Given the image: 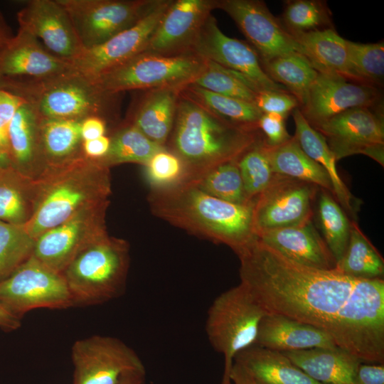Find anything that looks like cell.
<instances>
[{
  "instance_id": "obj_26",
  "label": "cell",
  "mask_w": 384,
  "mask_h": 384,
  "mask_svg": "<svg viewBox=\"0 0 384 384\" xmlns=\"http://www.w3.org/2000/svg\"><path fill=\"white\" fill-rule=\"evenodd\" d=\"M292 114L295 124L294 137L304 153L325 169L331 181L334 198L346 213L356 218L361 203L340 177L336 159L325 138L309 123L299 107L294 109Z\"/></svg>"
},
{
  "instance_id": "obj_4",
  "label": "cell",
  "mask_w": 384,
  "mask_h": 384,
  "mask_svg": "<svg viewBox=\"0 0 384 384\" xmlns=\"http://www.w3.org/2000/svg\"><path fill=\"white\" fill-rule=\"evenodd\" d=\"M110 168L83 154L66 164L47 169L36 180L33 213L24 225L36 239L85 210L109 203Z\"/></svg>"
},
{
  "instance_id": "obj_46",
  "label": "cell",
  "mask_w": 384,
  "mask_h": 384,
  "mask_svg": "<svg viewBox=\"0 0 384 384\" xmlns=\"http://www.w3.org/2000/svg\"><path fill=\"white\" fill-rule=\"evenodd\" d=\"M254 104L262 114H275L284 118L299 106L289 92L272 90L257 92Z\"/></svg>"
},
{
  "instance_id": "obj_30",
  "label": "cell",
  "mask_w": 384,
  "mask_h": 384,
  "mask_svg": "<svg viewBox=\"0 0 384 384\" xmlns=\"http://www.w3.org/2000/svg\"><path fill=\"white\" fill-rule=\"evenodd\" d=\"M264 147L273 174L309 183L333 196L328 174L304 153L294 136L279 146L270 147L264 143Z\"/></svg>"
},
{
  "instance_id": "obj_23",
  "label": "cell",
  "mask_w": 384,
  "mask_h": 384,
  "mask_svg": "<svg viewBox=\"0 0 384 384\" xmlns=\"http://www.w3.org/2000/svg\"><path fill=\"white\" fill-rule=\"evenodd\" d=\"M255 344L281 353L337 346L321 329L275 313H267L262 319Z\"/></svg>"
},
{
  "instance_id": "obj_10",
  "label": "cell",
  "mask_w": 384,
  "mask_h": 384,
  "mask_svg": "<svg viewBox=\"0 0 384 384\" xmlns=\"http://www.w3.org/2000/svg\"><path fill=\"white\" fill-rule=\"evenodd\" d=\"M83 49L102 44L138 23L158 0H58Z\"/></svg>"
},
{
  "instance_id": "obj_14",
  "label": "cell",
  "mask_w": 384,
  "mask_h": 384,
  "mask_svg": "<svg viewBox=\"0 0 384 384\" xmlns=\"http://www.w3.org/2000/svg\"><path fill=\"white\" fill-rule=\"evenodd\" d=\"M319 187L274 174L267 188L255 200L253 223L256 235L292 227L312 219V203Z\"/></svg>"
},
{
  "instance_id": "obj_5",
  "label": "cell",
  "mask_w": 384,
  "mask_h": 384,
  "mask_svg": "<svg viewBox=\"0 0 384 384\" xmlns=\"http://www.w3.org/2000/svg\"><path fill=\"white\" fill-rule=\"evenodd\" d=\"M0 89L22 98L42 118L79 120L105 119L117 95L100 89L73 68L38 79H0Z\"/></svg>"
},
{
  "instance_id": "obj_13",
  "label": "cell",
  "mask_w": 384,
  "mask_h": 384,
  "mask_svg": "<svg viewBox=\"0 0 384 384\" xmlns=\"http://www.w3.org/2000/svg\"><path fill=\"white\" fill-rule=\"evenodd\" d=\"M313 127L325 138L336 161L361 154L383 166V118L370 108L349 109Z\"/></svg>"
},
{
  "instance_id": "obj_32",
  "label": "cell",
  "mask_w": 384,
  "mask_h": 384,
  "mask_svg": "<svg viewBox=\"0 0 384 384\" xmlns=\"http://www.w3.org/2000/svg\"><path fill=\"white\" fill-rule=\"evenodd\" d=\"M36 196V180L11 166H0V220L25 225L33 213Z\"/></svg>"
},
{
  "instance_id": "obj_21",
  "label": "cell",
  "mask_w": 384,
  "mask_h": 384,
  "mask_svg": "<svg viewBox=\"0 0 384 384\" xmlns=\"http://www.w3.org/2000/svg\"><path fill=\"white\" fill-rule=\"evenodd\" d=\"M48 51L40 41L19 28L0 50V79H38L73 68Z\"/></svg>"
},
{
  "instance_id": "obj_19",
  "label": "cell",
  "mask_w": 384,
  "mask_h": 384,
  "mask_svg": "<svg viewBox=\"0 0 384 384\" xmlns=\"http://www.w3.org/2000/svg\"><path fill=\"white\" fill-rule=\"evenodd\" d=\"M17 19L19 28L71 64L83 50L67 11L58 0L27 1L17 13Z\"/></svg>"
},
{
  "instance_id": "obj_39",
  "label": "cell",
  "mask_w": 384,
  "mask_h": 384,
  "mask_svg": "<svg viewBox=\"0 0 384 384\" xmlns=\"http://www.w3.org/2000/svg\"><path fill=\"white\" fill-rule=\"evenodd\" d=\"M189 181L206 193L225 201L236 204L253 201L245 192L238 160L219 164L198 178Z\"/></svg>"
},
{
  "instance_id": "obj_47",
  "label": "cell",
  "mask_w": 384,
  "mask_h": 384,
  "mask_svg": "<svg viewBox=\"0 0 384 384\" xmlns=\"http://www.w3.org/2000/svg\"><path fill=\"white\" fill-rule=\"evenodd\" d=\"M284 117L275 114H262L257 122V128L264 134L265 145L279 146L292 139L286 129Z\"/></svg>"
},
{
  "instance_id": "obj_15",
  "label": "cell",
  "mask_w": 384,
  "mask_h": 384,
  "mask_svg": "<svg viewBox=\"0 0 384 384\" xmlns=\"http://www.w3.org/2000/svg\"><path fill=\"white\" fill-rule=\"evenodd\" d=\"M190 52L238 73L252 84L257 92L265 90L289 92L267 75L256 50L244 41L225 35L211 14L204 22Z\"/></svg>"
},
{
  "instance_id": "obj_8",
  "label": "cell",
  "mask_w": 384,
  "mask_h": 384,
  "mask_svg": "<svg viewBox=\"0 0 384 384\" xmlns=\"http://www.w3.org/2000/svg\"><path fill=\"white\" fill-rule=\"evenodd\" d=\"M206 60L188 53L166 56L140 53L92 80L110 94L132 90L183 88L203 70Z\"/></svg>"
},
{
  "instance_id": "obj_9",
  "label": "cell",
  "mask_w": 384,
  "mask_h": 384,
  "mask_svg": "<svg viewBox=\"0 0 384 384\" xmlns=\"http://www.w3.org/2000/svg\"><path fill=\"white\" fill-rule=\"evenodd\" d=\"M0 304L20 319L35 309H60L73 306L62 274L33 255L0 282Z\"/></svg>"
},
{
  "instance_id": "obj_50",
  "label": "cell",
  "mask_w": 384,
  "mask_h": 384,
  "mask_svg": "<svg viewBox=\"0 0 384 384\" xmlns=\"http://www.w3.org/2000/svg\"><path fill=\"white\" fill-rule=\"evenodd\" d=\"M110 145V138L106 135L99 138L82 141V154L91 159H99L105 156Z\"/></svg>"
},
{
  "instance_id": "obj_1",
  "label": "cell",
  "mask_w": 384,
  "mask_h": 384,
  "mask_svg": "<svg viewBox=\"0 0 384 384\" xmlns=\"http://www.w3.org/2000/svg\"><path fill=\"white\" fill-rule=\"evenodd\" d=\"M240 284L267 312L329 334L363 363H384V279L292 262L257 238L240 250Z\"/></svg>"
},
{
  "instance_id": "obj_24",
  "label": "cell",
  "mask_w": 384,
  "mask_h": 384,
  "mask_svg": "<svg viewBox=\"0 0 384 384\" xmlns=\"http://www.w3.org/2000/svg\"><path fill=\"white\" fill-rule=\"evenodd\" d=\"M41 117L24 102L14 116L8 129L11 166L31 179L45 171L40 141Z\"/></svg>"
},
{
  "instance_id": "obj_41",
  "label": "cell",
  "mask_w": 384,
  "mask_h": 384,
  "mask_svg": "<svg viewBox=\"0 0 384 384\" xmlns=\"http://www.w3.org/2000/svg\"><path fill=\"white\" fill-rule=\"evenodd\" d=\"M353 80L376 87L384 76V43H359L347 40Z\"/></svg>"
},
{
  "instance_id": "obj_11",
  "label": "cell",
  "mask_w": 384,
  "mask_h": 384,
  "mask_svg": "<svg viewBox=\"0 0 384 384\" xmlns=\"http://www.w3.org/2000/svg\"><path fill=\"white\" fill-rule=\"evenodd\" d=\"M71 358L73 384H119L130 375L146 371L133 348L110 336L94 335L76 341Z\"/></svg>"
},
{
  "instance_id": "obj_49",
  "label": "cell",
  "mask_w": 384,
  "mask_h": 384,
  "mask_svg": "<svg viewBox=\"0 0 384 384\" xmlns=\"http://www.w3.org/2000/svg\"><path fill=\"white\" fill-rule=\"evenodd\" d=\"M106 121L97 116L88 117L81 122L80 134L82 141L91 140L105 135Z\"/></svg>"
},
{
  "instance_id": "obj_3",
  "label": "cell",
  "mask_w": 384,
  "mask_h": 384,
  "mask_svg": "<svg viewBox=\"0 0 384 384\" xmlns=\"http://www.w3.org/2000/svg\"><path fill=\"white\" fill-rule=\"evenodd\" d=\"M255 131L216 115L181 92L171 132L172 152L184 166V181L238 160L260 139Z\"/></svg>"
},
{
  "instance_id": "obj_35",
  "label": "cell",
  "mask_w": 384,
  "mask_h": 384,
  "mask_svg": "<svg viewBox=\"0 0 384 384\" xmlns=\"http://www.w3.org/2000/svg\"><path fill=\"white\" fill-rule=\"evenodd\" d=\"M181 92L232 123L251 130L258 129L257 122L262 113L252 102L219 95L193 84L186 86Z\"/></svg>"
},
{
  "instance_id": "obj_22",
  "label": "cell",
  "mask_w": 384,
  "mask_h": 384,
  "mask_svg": "<svg viewBox=\"0 0 384 384\" xmlns=\"http://www.w3.org/2000/svg\"><path fill=\"white\" fill-rule=\"evenodd\" d=\"M257 239L284 257L309 267L333 270L336 261L312 220L262 232Z\"/></svg>"
},
{
  "instance_id": "obj_20",
  "label": "cell",
  "mask_w": 384,
  "mask_h": 384,
  "mask_svg": "<svg viewBox=\"0 0 384 384\" xmlns=\"http://www.w3.org/2000/svg\"><path fill=\"white\" fill-rule=\"evenodd\" d=\"M217 0H173L142 53L166 56L191 53Z\"/></svg>"
},
{
  "instance_id": "obj_25",
  "label": "cell",
  "mask_w": 384,
  "mask_h": 384,
  "mask_svg": "<svg viewBox=\"0 0 384 384\" xmlns=\"http://www.w3.org/2000/svg\"><path fill=\"white\" fill-rule=\"evenodd\" d=\"M309 376L321 384H356L361 363L353 354L336 346L283 353Z\"/></svg>"
},
{
  "instance_id": "obj_43",
  "label": "cell",
  "mask_w": 384,
  "mask_h": 384,
  "mask_svg": "<svg viewBox=\"0 0 384 384\" xmlns=\"http://www.w3.org/2000/svg\"><path fill=\"white\" fill-rule=\"evenodd\" d=\"M238 166L246 196L255 201L267 188L274 175L262 139L240 157Z\"/></svg>"
},
{
  "instance_id": "obj_31",
  "label": "cell",
  "mask_w": 384,
  "mask_h": 384,
  "mask_svg": "<svg viewBox=\"0 0 384 384\" xmlns=\"http://www.w3.org/2000/svg\"><path fill=\"white\" fill-rule=\"evenodd\" d=\"M81 122L41 117V149L46 170L66 164L82 155Z\"/></svg>"
},
{
  "instance_id": "obj_44",
  "label": "cell",
  "mask_w": 384,
  "mask_h": 384,
  "mask_svg": "<svg viewBox=\"0 0 384 384\" xmlns=\"http://www.w3.org/2000/svg\"><path fill=\"white\" fill-rule=\"evenodd\" d=\"M144 166L148 181L153 188L169 187L186 178L181 160L166 149L156 153Z\"/></svg>"
},
{
  "instance_id": "obj_33",
  "label": "cell",
  "mask_w": 384,
  "mask_h": 384,
  "mask_svg": "<svg viewBox=\"0 0 384 384\" xmlns=\"http://www.w3.org/2000/svg\"><path fill=\"white\" fill-rule=\"evenodd\" d=\"M334 269L358 279H383V258L355 221H351L346 251Z\"/></svg>"
},
{
  "instance_id": "obj_7",
  "label": "cell",
  "mask_w": 384,
  "mask_h": 384,
  "mask_svg": "<svg viewBox=\"0 0 384 384\" xmlns=\"http://www.w3.org/2000/svg\"><path fill=\"white\" fill-rule=\"evenodd\" d=\"M267 314L240 283L212 302L205 329L211 346L224 357L220 384H231L230 373L235 357L255 343L260 323Z\"/></svg>"
},
{
  "instance_id": "obj_29",
  "label": "cell",
  "mask_w": 384,
  "mask_h": 384,
  "mask_svg": "<svg viewBox=\"0 0 384 384\" xmlns=\"http://www.w3.org/2000/svg\"><path fill=\"white\" fill-rule=\"evenodd\" d=\"M182 90L166 87L149 90L136 108L129 124L151 141L164 146L173 129Z\"/></svg>"
},
{
  "instance_id": "obj_37",
  "label": "cell",
  "mask_w": 384,
  "mask_h": 384,
  "mask_svg": "<svg viewBox=\"0 0 384 384\" xmlns=\"http://www.w3.org/2000/svg\"><path fill=\"white\" fill-rule=\"evenodd\" d=\"M317 217L323 239L336 265L347 247L351 222L332 194L320 188L317 199Z\"/></svg>"
},
{
  "instance_id": "obj_48",
  "label": "cell",
  "mask_w": 384,
  "mask_h": 384,
  "mask_svg": "<svg viewBox=\"0 0 384 384\" xmlns=\"http://www.w3.org/2000/svg\"><path fill=\"white\" fill-rule=\"evenodd\" d=\"M356 384H384V364H364L358 368Z\"/></svg>"
},
{
  "instance_id": "obj_51",
  "label": "cell",
  "mask_w": 384,
  "mask_h": 384,
  "mask_svg": "<svg viewBox=\"0 0 384 384\" xmlns=\"http://www.w3.org/2000/svg\"><path fill=\"white\" fill-rule=\"evenodd\" d=\"M233 384H257L250 374L239 363L234 362L230 373Z\"/></svg>"
},
{
  "instance_id": "obj_38",
  "label": "cell",
  "mask_w": 384,
  "mask_h": 384,
  "mask_svg": "<svg viewBox=\"0 0 384 384\" xmlns=\"http://www.w3.org/2000/svg\"><path fill=\"white\" fill-rule=\"evenodd\" d=\"M191 84L219 95L253 104L257 92L247 78L210 60H206L203 70Z\"/></svg>"
},
{
  "instance_id": "obj_42",
  "label": "cell",
  "mask_w": 384,
  "mask_h": 384,
  "mask_svg": "<svg viewBox=\"0 0 384 384\" xmlns=\"http://www.w3.org/2000/svg\"><path fill=\"white\" fill-rule=\"evenodd\" d=\"M282 21L284 27L290 34L333 28L331 12L326 4L316 0L286 2Z\"/></svg>"
},
{
  "instance_id": "obj_34",
  "label": "cell",
  "mask_w": 384,
  "mask_h": 384,
  "mask_svg": "<svg viewBox=\"0 0 384 384\" xmlns=\"http://www.w3.org/2000/svg\"><path fill=\"white\" fill-rule=\"evenodd\" d=\"M267 75L284 87L302 106L318 72L305 56L294 53L261 63Z\"/></svg>"
},
{
  "instance_id": "obj_36",
  "label": "cell",
  "mask_w": 384,
  "mask_h": 384,
  "mask_svg": "<svg viewBox=\"0 0 384 384\" xmlns=\"http://www.w3.org/2000/svg\"><path fill=\"white\" fill-rule=\"evenodd\" d=\"M110 138V145L107 153L97 159L108 168L124 163L145 165L156 153L166 149L151 141L136 127L129 123Z\"/></svg>"
},
{
  "instance_id": "obj_17",
  "label": "cell",
  "mask_w": 384,
  "mask_h": 384,
  "mask_svg": "<svg viewBox=\"0 0 384 384\" xmlns=\"http://www.w3.org/2000/svg\"><path fill=\"white\" fill-rule=\"evenodd\" d=\"M173 0H158L156 5L134 26L101 45L83 49L75 59L73 68L95 79L102 73L142 53Z\"/></svg>"
},
{
  "instance_id": "obj_28",
  "label": "cell",
  "mask_w": 384,
  "mask_h": 384,
  "mask_svg": "<svg viewBox=\"0 0 384 384\" xmlns=\"http://www.w3.org/2000/svg\"><path fill=\"white\" fill-rule=\"evenodd\" d=\"M234 362L241 365L257 384H321L283 353L256 344L238 353Z\"/></svg>"
},
{
  "instance_id": "obj_27",
  "label": "cell",
  "mask_w": 384,
  "mask_h": 384,
  "mask_svg": "<svg viewBox=\"0 0 384 384\" xmlns=\"http://www.w3.org/2000/svg\"><path fill=\"white\" fill-rule=\"evenodd\" d=\"M306 58L319 73L336 74L353 80L348 58L347 40L333 28L291 34Z\"/></svg>"
},
{
  "instance_id": "obj_53",
  "label": "cell",
  "mask_w": 384,
  "mask_h": 384,
  "mask_svg": "<svg viewBox=\"0 0 384 384\" xmlns=\"http://www.w3.org/2000/svg\"><path fill=\"white\" fill-rule=\"evenodd\" d=\"M146 371L134 373L124 378L119 384H145Z\"/></svg>"
},
{
  "instance_id": "obj_40",
  "label": "cell",
  "mask_w": 384,
  "mask_h": 384,
  "mask_svg": "<svg viewBox=\"0 0 384 384\" xmlns=\"http://www.w3.org/2000/svg\"><path fill=\"white\" fill-rule=\"evenodd\" d=\"M34 245L24 225L0 220V282L32 256Z\"/></svg>"
},
{
  "instance_id": "obj_6",
  "label": "cell",
  "mask_w": 384,
  "mask_h": 384,
  "mask_svg": "<svg viewBox=\"0 0 384 384\" xmlns=\"http://www.w3.org/2000/svg\"><path fill=\"white\" fill-rule=\"evenodd\" d=\"M129 267V247L108 234L82 250L62 272L73 305L100 304L123 294Z\"/></svg>"
},
{
  "instance_id": "obj_18",
  "label": "cell",
  "mask_w": 384,
  "mask_h": 384,
  "mask_svg": "<svg viewBox=\"0 0 384 384\" xmlns=\"http://www.w3.org/2000/svg\"><path fill=\"white\" fill-rule=\"evenodd\" d=\"M380 98L375 86L351 82L338 75L318 72L299 109L313 127L349 109L371 108L380 102Z\"/></svg>"
},
{
  "instance_id": "obj_52",
  "label": "cell",
  "mask_w": 384,
  "mask_h": 384,
  "mask_svg": "<svg viewBox=\"0 0 384 384\" xmlns=\"http://www.w3.org/2000/svg\"><path fill=\"white\" fill-rule=\"evenodd\" d=\"M21 319L9 313L0 304V329L5 331H12L21 326Z\"/></svg>"
},
{
  "instance_id": "obj_2",
  "label": "cell",
  "mask_w": 384,
  "mask_h": 384,
  "mask_svg": "<svg viewBox=\"0 0 384 384\" xmlns=\"http://www.w3.org/2000/svg\"><path fill=\"white\" fill-rule=\"evenodd\" d=\"M154 214L193 234L229 246L235 253L252 243L255 201L236 204L213 197L192 181L153 188Z\"/></svg>"
},
{
  "instance_id": "obj_16",
  "label": "cell",
  "mask_w": 384,
  "mask_h": 384,
  "mask_svg": "<svg viewBox=\"0 0 384 384\" xmlns=\"http://www.w3.org/2000/svg\"><path fill=\"white\" fill-rule=\"evenodd\" d=\"M252 43L261 63L299 53V48L283 24L259 0H217Z\"/></svg>"
},
{
  "instance_id": "obj_54",
  "label": "cell",
  "mask_w": 384,
  "mask_h": 384,
  "mask_svg": "<svg viewBox=\"0 0 384 384\" xmlns=\"http://www.w3.org/2000/svg\"><path fill=\"white\" fill-rule=\"evenodd\" d=\"M11 37V36L9 35V32L8 31V28L0 14V50L6 44Z\"/></svg>"
},
{
  "instance_id": "obj_45",
  "label": "cell",
  "mask_w": 384,
  "mask_h": 384,
  "mask_svg": "<svg viewBox=\"0 0 384 384\" xmlns=\"http://www.w3.org/2000/svg\"><path fill=\"white\" fill-rule=\"evenodd\" d=\"M25 101L18 96L0 89V166H10L8 129L16 112Z\"/></svg>"
},
{
  "instance_id": "obj_12",
  "label": "cell",
  "mask_w": 384,
  "mask_h": 384,
  "mask_svg": "<svg viewBox=\"0 0 384 384\" xmlns=\"http://www.w3.org/2000/svg\"><path fill=\"white\" fill-rule=\"evenodd\" d=\"M109 203L78 213L35 240L33 256L62 274L86 247L107 234L105 214Z\"/></svg>"
}]
</instances>
